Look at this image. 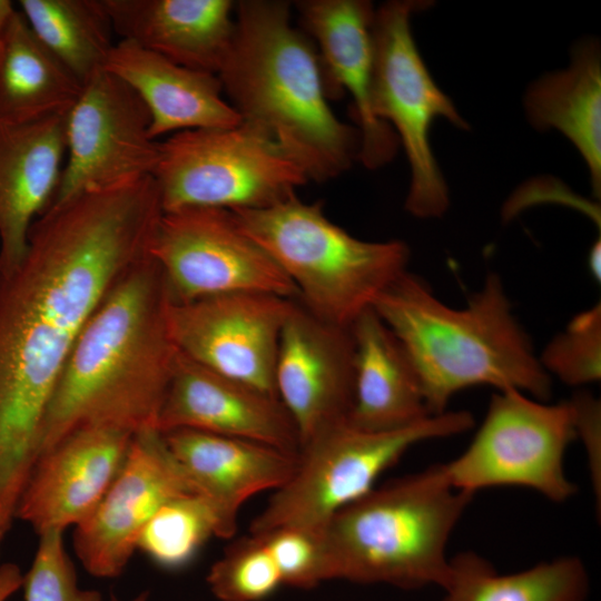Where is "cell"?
Masks as SVG:
<instances>
[{
	"instance_id": "cell-37",
	"label": "cell",
	"mask_w": 601,
	"mask_h": 601,
	"mask_svg": "<svg viewBox=\"0 0 601 601\" xmlns=\"http://www.w3.org/2000/svg\"><path fill=\"white\" fill-rule=\"evenodd\" d=\"M148 598H149L148 591H141L140 593H138L136 597H134L130 600H121L114 592H110L109 594V601H147Z\"/></svg>"
},
{
	"instance_id": "cell-28",
	"label": "cell",
	"mask_w": 601,
	"mask_h": 601,
	"mask_svg": "<svg viewBox=\"0 0 601 601\" xmlns=\"http://www.w3.org/2000/svg\"><path fill=\"white\" fill-rule=\"evenodd\" d=\"M217 536V520L207 501L196 493L162 505L142 529L137 543L157 565L176 570L189 563L201 545Z\"/></svg>"
},
{
	"instance_id": "cell-34",
	"label": "cell",
	"mask_w": 601,
	"mask_h": 601,
	"mask_svg": "<svg viewBox=\"0 0 601 601\" xmlns=\"http://www.w3.org/2000/svg\"><path fill=\"white\" fill-rule=\"evenodd\" d=\"M23 582V574L14 563L0 565V601H7L14 594Z\"/></svg>"
},
{
	"instance_id": "cell-38",
	"label": "cell",
	"mask_w": 601,
	"mask_h": 601,
	"mask_svg": "<svg viewBox=\"0 0 601 601\" xmlns=\"http://www.w3.org/2000/svg\"><path fill=\"white\" fill-rule=\"evenodd\" d=\"M7 532H8V530L0 526V548H1L2 541H3Z\"/></svg>"
},
{
	"instance_id": "cell-26",
	"label": "cell",
	"mask_w": 601,
	"mask_h": 601,
	"mask_svg": "<svg viewBox=\"0 0 601 601\" xmlns=\"http://www.w3.org/2000/svg\"><path fill=\"white\" fill-rule=\"evenodd\" d=\"M443 601H585L588 572L563 556L512 574H500L474 552L450 559Z\"/></svg>"
},
{
	"instance_id": "cell-19",
	"label": "cell",
	"mask_w": 601,
	"mask_h": 601,
	"mask_svg": "<svg viewBox=\"0 0 601 601\" xmlns=\"http://www.w3.org/2000/svg\"><path fill=\"white\" fill-rule=\"evenodd\" d=\"M162 435L193 491L210 505L223 539L236 532L244 502L280 487L297 463V455L253 441L194 430Z\"/></svg>"
},
{
	"instance_id": "cell-22",
	"label": "cell",
	"mask_w": 601,
	"mask_h": 601,
	"mask_svg": "<svg viewBox=\"0 0 601 601\" xmlns=\"http://www.w3.org/2000/svg\"><path fill=\"white\" fill-rule=\"evenodd\" d=\"M112 29L168 60L218 75L234 40L230 0H104Z\"/></svg>"
},
{
	"instance_id": "cell-4",
	"label": "cell",
	"mask_w": 601,
	"mask_h": 601,
	"mask_svg": "<svg viewBox=\"0 0 601 601\" xmlns=\"http://www.w3.org/2000/svg\"><path fill=\"white\" fill-rule=\"evenodd\" d=\"M406 349L432 415L453 395L489 385L545 401L551 376L512 312L500 276L489 273L465 307L442 303L418 276L404 272L373 307Z\"/></svg>"
},
{
	"instance_id": "cell-18",
	"label": "cell",
	"mask_w": 601,
	"mask_h": 601,
	"mask_svg": "<svg viewBox=\"0 0 601 601\" xmlns=\"http://www.w3.org/2000/svg\"><path fill=\"white\" fill-rule=\"evenodd\" d=\"M160 433L194 430L298 454L300 441L278 397L214 372L179 354L161 405Z\"/></svg>"
},
{
	"instance_id": "cell-11",
	"label": "cell",
	"mask_w": 601,
	"mask_h": 601,
	"mask_svg": "<svg viewBox=\"0 0 601 601\" xmlns=\"http://www.w3.org/2000/svg\"><path fill=\"white\" fill-rule=\"evenodd\" d=\"M150 255L162 272L173 302L234 293L297 299L295 286L227 209L164 211Z\"/></svg>"
},
{
	"instance_id": "cell-27",
	"label": "cell",
	"mask_w": 601,
	"mask_h": 601,
	"mask_svg": "<svg viewBox=\"0 0 601 601\" xmlns=\"http://www.w3.org/2000/svg\"><path fill=\"white\" fill-rule=\"evenodd\" d=\"M40 42L83 85L102 69L115 35L104 0H20Z\"/></svg>"
},
{
	"instance_id": "cell-17",
	"label": "cell",
	"mask_w": 601,
	"mask_h": 601,
	"mask_svg": "<svg viewBox=\"0 0 601 601\" xmlns=\"http://www.w3.org/2000/svg\"><path fill=\"white\" fill-rule=\"evenodd\" d=\"M132 435L115 428L86 427L42 452L21 493L14 518L31 525L38 535L79 525L115 480Z\"/></svg>"
},
{
	"instance_id": "cell-35",
	"label": "cell",
	"mask_w": 601,
	"mask_h": 601,
	"mask_svg": "<svg viewBox=\"0 0 601 601\" xmlns=\"http://www.w3.org/2000/svg\"><path fill=\"white\" fill-rule=\"evenodd\" d=\"M589 270L595 282L601 279V240L600 237L592 244L588 256Z\"/></svg>"
},
{
	"instance_id": "cell-20",
	"label": "cell",
	"mask_w": 601,
	"mask_h": 601,
	"mask_svg": "<svg viewBox=\"0 0 601 601\" xmlns=\"http://www.w3.org/2000/svg\"><path fill=\"white\" fill-rule=\"evenodd\" d=\"M66 114L0 121L1 277L22 262L31 227L56 195L66 160Z\"/></svg>"
},
{
	"instance_id": "cell-13",
	"label": "cell",
	"mask_w": 601,
	"mask_h": 601,
	"mask_svg": "<svg viewBox=\"0 0 601 601\" xmlns=\"http://www.w3.org/2000/svg\"><path fill=\"white\" fill-rule=\"evenodd\" d=\"M294 303L264 293L171 302L169 329L179 353L187 358L277 397V351Z\"/></svg>"
},
{
	"instance_id": "cell-33",
	"label": "cell",
	"mask_w": 601,
	"mask_h": 601,
	"mask_svg": "<svg viewBox=\"0 0 601 601\" xmlns=\"http://www.w3.org/2000/svg\"><path fill=\"white\" fill-rule=\"evenodd\" d=\"M577 436L587 445L594 486L600 482V404L589 394H578L571 401ZM600 486V485H599Z\"/></svg>"
},
{
	"instance_id": "cell-36",
	"label": "cell",
	"mask_w": 601,
	"mask_h": 601,
	"mask_svg": "<svg viewBox=\"0 0 601 601\" xmlns=\"http://www.w3.org/2000/svg\"><path fill=\"white\" fill-rule=\"evenodd\" d=\"M16 10V4L10 0H0V42Z\"/></svg>"
},
{
	"instance_id": "cell-6",
	"label": "cell",
	"mask_w": 601,
	"mask_h": 601,
	"mask_svg": "<svg viewBox=\"0 0 601 601\" xmlns=\"http://www.w3.org/2000/svg\"><path fill=\"white\" fill-rule=\"evenodd\" d=\"M233 214L295 286L299 303L331 324L349 327L406 272L404 242L358 239L325 216L322 201L305 203L296 193Z\"/></svg>"
},
{
	"instance_id": "cell-29",
	"label": "cell",
	"mask_w": 601,
	"mask_h": 601,
	"mask_svg": "<svg viewBox=\"0 0 601 601\" xmlns=\"http://www.w3.org/2000/svg\"><path fill=\"white\" fill-rule=\"evenodd\" d=\"M206 580L220 601H262L283 583L266 544L254 535L230 545Z\"/></svg>"
},
{
	"instance_id": "cell-39",
	"label": "cell",
	"mask_w": 601,
	"mask_h": 601,
	"mask_svg": "<svg viewBox=\"0 0 601 601\" xmlns=\"http://www.w3.org/2000/svg\"><path fill=\"white\" fill-rule=\"evenodd\" d=\"M0 280H1V272H0Z\"/></svg>"
},
{
	"instance_id": "cell-3",
	"label": "cell",
	"mask_w": 601,
	"mask_h": 601,
	"mask_svg": "<svg viewBox=\"0 0 601 601\" xmlns=\"http://www.w3.org/2000/svg\"><path fill=\"white\" fill-rule=\"evenodd\" d=\"M235 10L234 40L217 75L229 104L270 135L308 180L348 170L358 159L359 132L333 112L317 49L292 26L290 3L242 0Z\"/></svg>"
},
{
	"instance_id": "cell-10",
	"label": "cell",
	"mask_w": 601,
	"mask_h": 601,
	"mask_svg": "<svg viewBox=\"0 0 601 601\" xmlns=\"http://www.w3.org/2000/svg\"><path fill=\"white\" fill-rule=\"evenodd\" d=\"M575 437L570 401L545 404L518 390L499 391L469 447L443 467L456 490L524 486L560 503L577 492L563 467Z\"/></svg>"
},
{
	"instance_id": "cell-1",
	"label": "cell",
	"mask_w": 601,
	"mask_h": 601,
	"mask_svg": "<svg viewBox=\"0 0 601 601\" xmlns=\"http://www.w3.org/2000/svg\"><path fill=\"white\" fill-rule=\"evenodd\" d=\"M147 177L50 206L22 262L0 280V509L40 454L45 417L85 324L117 279L150 254L162 215Z\"/></svg>"
},
{
	"instance_id": "cell-15",
	"label": "cell",
	"mask_w": 601,
	"mask_h": 601,
	"mask_svg": "<svg viewBox=\"0 0 601 601\" xmlns=\"http://www.w3.org/2000/svg\"><path fill=\"white\" fill-rule=\"evenodd\" d=\"M274 381L276 395L296 425L300 446L347 420L354 402L349 327L318 318L295 299L282 331Z\"/></svg>"
},
{
	"instance_id": "cell-24",
	"label": "cell",
	"mask_w": 601,
	"mask_h": 601,
	"mask_svg": "<svg viewBox=\"0 0 601 601\" xmlns=\"http://www.w3.org/2000/svg\"><path fill=\"white\" fill-rule=\"evenodd\" d=\"M538 130L556 129L579 150L590 173L593 195H601V56L595 40L572 51L570 66L531 85L524 99Z\"/></svg>"
},
{
	"instance_id": "cell-5",
	"label": "cell",
	"mask_w": 601,
	"mask_h": 601,
	"mask_svg": "<svg viewBox=\"0 0 601 601\" xmlns=\"http://www.w3.org/2000/svg\"><path fill=\"white\" fill-rule=\"evenodd\" d=\"M473 495L451 485L443 464L373 487L317 533L323 581L442 588L449 538Z\"/></svg>"
},
{
	"instance_id": "cell-2",
	"label": "cell",
	"mask_w": 601,
	"mask_h": 601,
	"mask_svg": "<svg viewBox=\"0 0 601 601\" xmlns=\"http://www.w3.org/2000/svg\"><path fill=\"white\" fill-rule=\"evenodd\" d=\"M171 302L150 254L117 279L62 370L45 417L40 454L80 428L157 430L180 354L169 329Z\"/></svg>"
},
{
	"instance_id": "cell-23",
	"label": "cell",
	"mask_w": 601,
	"mask_h": 601,
	"mask_svg": "<svg viewBox=\"0 0 601 601\" xmlns=\"http://www.w3.org/2000/svg\"><path fill=\"white\" fill-rule=\"evenodd\" d=\"M354 343V402L347 422L394 431L433 416L418 374L400 339L373 308L349 326Z\"/></svg>"
},
{
	"instance_id": "cell-31",
	"label": "cell",
	"mask_w": 601,
	"mask_h": 601,
	"mask_svg": "<svg viewBox=\"0 0 601 601\" xmlns=\"http://www.w3.org/2000/svg\"><path fill=\"white\" fill-rule=\"evenodd\" d=\"M24 601H101L100 592L81 589L66 551L62 531L39 535L32 563L23 574Z\"/></svg>"
},
{
	"instance_id": "cell-8",
	"label": "cell",
	"mask_w": 601,
	"mask_h": 601,
	"mask_svg": "<svg viewBox=\"0 0 601 601\" xmlns=\"http://www.w3.org/2000/svg\"><path fill=\"white\" fill-rule=\"evenodd\" d=\"M152 177L164 211L266 208L308 181L270 135L244 120L231 128L186 130L159 141Z\"/></svg>"
},
{
	"instance_id": "cell-16",
	"label": "cell",
	"mask_w": 601,
	"mask_h": 601,
	"mask_svg": "<svg viewBox=\"0 0 601 601\" xmlns=\"http://www.w3.org/2000/svg\"><path fill=\"white\" fill-rule=\"evenodd\" d=\"M302 30L313 40L329 98L348 93L361 137L358 159L377 169L396 155L398 138L372 106L374 6L366 0H302Z\"/></svg>"
},
{
	"instance_id": "cell-30",
	"label": "cell",
	"mask_w": 601,
	"mask_h": 601,
	"mask_svg": "<svg viewBox=\"0 0 601 601\" xmlns=\"http://www.w3.org/2000/svg\"><path fill=\"white\" fill-rule=\"evenodd\" d=\"M539 359L550 376L568 385L598 382L601 377L600 303L577 314L545 346Z\"/></svg>"
},
{
	"instance_id": "cell-7",
	"label": "cell",
	"mask_w": 601,
	"mask_h": 601,
	"mask_svg": "<svg viewBox=\"0 0 601 601\" xmlns=\"http://www.w3.org/2000/svg\"><path fill=\"white\" fill-rule=\"evenodd\" d=\"M474 417L446 411L411 426L371 432L347 420L323 430L298 451L292 476L250 524V535L277 529L318 533L341 509L366 494L413 445L469 431Z\"/></svg>"
},
{
	"instance_id": "cell-12",
	"label": "cell",
	"mask_w": 601,
	"mask_h": 601,
	"mask_svg": "<svg viewBox=\"0 0 601 601\" xmlns=\"http://www.w3.org/2000/svg\"><path fill=\"white\" fill-rule=\"evenodd\" d=\"M149 128L138 95L104 68L96 71L66 114V160L50 206L152 177L159 141Z\"/></svg>"
},
{
	"instance_id": "cell-9",
	"label": "cell",
	"mask_w": 601,
	"mask_h": 601,
	"mask_svg": "<svg viewBox=\"0 0 601 601\" xmlns=\"http://www.w3.org/2000/svg\"><path fill=\"white\" fill-rule=\"evenodd\" d=\"M428 1L392 0L374 12L372 106L403 146L411 170L405 209L418 218L443 216L449 190L430 144L432 122L446 118L469 128L452 100L431 77L415 45L411 18Z\"/></svg>"
},
{
	"instance_id": "cell-21",
	"label": "cell",
	"mask_w": 601,
	"mask_h": 601,
	"mask_svg": "<svg viewBox=\"0 0 601 601\" xmlns=\"http://www.w3.org/2000/svg\"><path fill=\"white\" fill-rule=\"evenodd\" d=\"M104 69L126 82L145 104L155 140L193 129L231 128L243 121L223 98L217 75L179 66L131 41L115 42Z\"/></svg>"
},
{
	"instance_id": "cell-32",
	"label": "cell",
	"mask_w": 601,
	"mask_h": 601,
	"mask_svg": "<svg viewBox=\"0 0 601 601\" xmlns=\"http://www.w3.org/2000/svg\"><path fill=\"white\" fill-rule=\"evenodd\" d=\"M254 536L266 544L284 584L309 589L323 581L317 533L284 528Z\"/></svg>"
},
{
	"instance_id": "cell-25",
	"label": "cell",
	"mask_w": 601,
	"mask_h": 601,
	"mask_svg": "<svg viewBox=\"0 0 601 601\" xmlns=\"http://www.w3.org/2000/svg\"><path fill=\"white\" fill-rule=\"evenodd\" d=\"M81 88L17 8L0 42V121L22 124L66 114Z\"/></svg>"
},
{
	"instance_id": "cell-14",
	"label": "cell",
	"mask_w": 601,
	"mask_h": 601,
	"mask_svg": "<svg viewBox=\"0 0 601 601\" xmlns=\"http://www.w3.org/2000/svg\"><path fill=\"white\" fill-rule=\"evenodd\" d=\"M195 493L162 433L132 435L124 463L93 512L73 531V549L93 577L112 579L126 569L145 525L169 501Z\"/></svg>"
}]
</instances>
